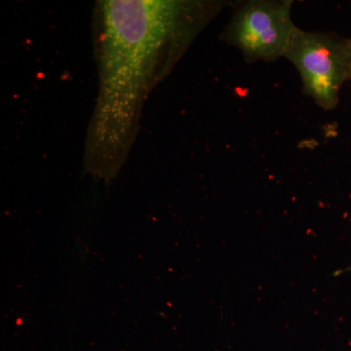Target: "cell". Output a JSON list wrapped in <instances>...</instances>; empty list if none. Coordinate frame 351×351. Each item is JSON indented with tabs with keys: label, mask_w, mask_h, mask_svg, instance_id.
<instances>
[{
	"label": "cell",
	"mask_w": 351,
	"mask_h": 351,
	"mask_svg": "<svg viewBox=\"0 0 351 351\" xmlns=\"http://www.w3.org/2000/svg\"><path fill=\"white\" fill-rule=\"evenodd\" d=\"M292 0L240 2L221 34L223 43L239 49L248 63L274 62L285 56L298 29Z\"/></svg>",
	"instance_id": "obj_3"
},
{
	"label": "cell",
	"mask_w": 351,
	"mask_h": 351,
	"mask_svg": "<svg viewBox=\"0 0 351 351\" xmlns=\"http://www.w3.org/2000/svg\"><path fill=\"white\" fill-rule=\"evenodd\" d=\"M350 271H351V265H350V267H346V269L337 270V271L334 272V274H332V276H341V274H346V272H350Z\"/></svg>",
	"instance_id": "obj_4"
},
{
	"label": "cell",
	"mask_w": 351,
	"mask_h": 351,
	"mask_svg": "<svg viewBox=\"0 0 351 351\" xmlns=\"http://www.w3.org/2000/svg\"><path fill=\"white\" fill-rule=\"evenodd\" d=\"M350 80H351V53H350Z\"/></svg>",
	"instance_id": "obj_5"
},
{
	"label": "cell",
	"mask_w": 351,
	"mask_h": 351,
	"mask_svg": "<svg viewBox=\"0 0 351 351\" xmlns=\"http://www.w3.org/2000/svg\"><path fill=\"white\" fill-rule=\"evenodd\" d=\"M350 53L351 39L298 27L284 57L299 71L304 93L323 110H331L350 80Z\"/></svg>",
	"instance_id": "obj_2"
},
{
	"label": "cell",
	"mask_w": 351,
	"mask_h": 351,
	"mask_svg": "<svg viewBox=\"0 0 351 351\" xmlns=\"http://www.w3.org/2000/svg\"><path fill=\"white\" fill-rule=\"evenodd\" d=\"M230 2L98 0L93 12L98 96L89 120L83 166L110 182L128 159L143 108L197 36Z\"/></svg>",
	"instance_id": "obj_1"
}]
</instances>
